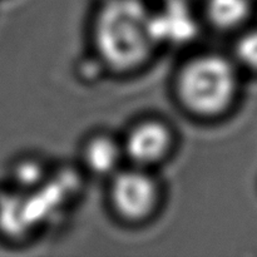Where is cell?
Returning <instances> with one entry per match:
<instances>
[{"label": "cell", "instance_id": "cell-3", "mask_svg": "<svg viewBox=\"0 0 257 257\" xmlns=\"http://www.w3.org/2000/svg\"><path fill=\"white\" fill-rule=\"evenodd\" d=\"M109 180L108 198L118 217L125 222L140 223L156 212L161 187L151 170L127 163Z\"/></svg>", "mask_w": 257, "mask_h": 257}, {"label": "cell", "instance_id": "cell-7", "mask_svg": "<svg viewBox=\"0 0 257 257\" xmlns=\"http://www.w3.org/2000/svg\"><path fill=\"white\" fill-rule=\"evenodd\" d=\"M253 0H203L205 18L218 30L243 27L252 13Z\"/></svg>", "mask_w": 257, "mask_h": 257}, {"label": "cell", "instance_id": "cell-4", "mask_svg": "<svg viewBox=\"0 0 257 257\" xmlns=\"http://www.w3.org/2000/svg\"><path fill=\"white\" fill-rule=\"evenodd\" d=\"M120 140L125 163L148 170L162 163L171 155L175 146L172 128L158 118L137 120Z\"/></svg>", "mask_w": 257, "mask_h": 257}, {"label": "cell", "instance_id": "cell-2", "mask_svg": "<svg viewBox=\"0 0 257 257\" xmlns=\"http://www.w3.org/2000/svg\"><path fill=\"white\" fill-rule=\"evenodd\" d=\"M238 65L218 53H200L186 60L175 79L178 102L190 114L203 119L221 117L238 94Z\"/></svg>", "mask_w": 257, "mask_h": 257}, {"label": "cell", "instance_id": "cell-8", "mask_svg": "<svg viewBox=\"0 0 257 257\" xmlns=\"http://www.w3.org/2000/svg\"><path fill=\"white\" fill-rule=\"evenodd\" d=\"M232 59L238 68L257 73V27L243 30L236 39Z\"/></svg>", "mask_w": 257, "mask_h": 257}, {"label": "cell", "instance_id": "cell-6", "mask_svg": "<svg viewBox=\"0 0 257 257\" xmlns=\"http://www.w3.org/2000/svg\"><path fill=\"white\" fill-rule=\"evenodd\" d=\"M80 160L93 176L112 177L125 162L122 140L107 132L93 133L83 142Z\"/></svg>", "mask_w": 257, "mask_h": 257}, {"label": "cell", "instance_id": "cell-5", "mask_svg": "<svg viewBox=\"0 0 257 257\" xmlns=\"http://www.w3.org/2000/svg\"><path fill=\"white\" fill-rule=\"evenodd\" d=\"M151 29L157 45H176L190 42L198 30L192 5L166 3L158 10H152Z\"/></svg>", "mask_w": 257, "mask_h": 257}, {"label": "cell", "instance_id": "cell-1", "mask_svg": "<svg viewBox=\"0 0 257 257\" xmlns=\"http://www.w3.org/2000/svg\"><path fill=\"white\" fill-rule=\"evenodd\" d=\"M152 10L143 0H105L93 20V44L100 62L115 73L146 64L158 47L151 29Z\"/></svg>", "mask_w": 257, "mask_h": 257}, {"label": "cell", "instance_id": "cell-9", "mask_svg": "<svg viewBox=\"0 0 257 257\" xmlns=\"http://www.w3.org/2000/svg\"><path fill=\"white\" fill-rule=\"evenodd\" d=\"M162 2H166V3H182V4L192 5V3L195 2V0H162Z\"/></svg>", "mask_w": 257, "mask_h": 257}]
</instances>
